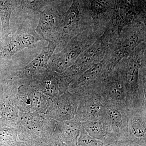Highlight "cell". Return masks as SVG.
Here are the masks:
<instances>
[{
  "label": "cell",
  "instance_id": "obj_1",
  "mask_svg": "<svg viewBox=\"0 0 146 146\" xmlns=\"http://www.w3.org/2000/svg\"><path fill=\"white\" fill-rule=\"evenodd\" d=\"M144 67L142 58L134 50L114 69L125 87L131 110L146 108V97L141 94L139 85L140 72Z\"/></svg>",
  "mask_w": 146,
  "mask_h": 146
},
{
  "label": "cell",
  "instance_id": "obj_2",
  "mask_svg": "<svg viewBox=\"0 0 146 146\" xmlns=\"http://www.w3.org/2000/svg\"><path fill=\"white\" fill-rule=\"evenodd\" d=\"M93 91L102 98L106 104L118 105L130 108L125 87L114 69L98 82Z\"/></svg>",
  "mask_w": 146,
  "mask_h": 146
},
{
  "label": "cell",
  "instance_id": "obj_3",
  "mask_svg": "<svg viewBox=\"0 0 146 146\" xmlns=\"http://www.w3.org/2000/svg\"><path fill=\"white\" fill-rule=\"evenodd\" d=\"M42 40L35 30L18 29L14 34L0 39V60L9 59L18 52L33 47Z\"/></svg>",
  "mask_w": 146,
  "mask_h": 146
},
{
  "label": "cell",
  "instance_id": "obj_4",
  "mask_svg": "<svg viewBox=\"0 0 146 146\" xmlns=\"http://www.w3.org/2000/svg\"><path fill=\"white\" fill-rule=\"evenodd\" d=\"M98 39L86 49L65 72L72 82L95 63L100 62L105 57L106 46L102 40Z\"/></svg>",
  "mask_w": 146,
  "mask_h": 146
},
{
  "label": "cell",
  "instance_id": "obj_5",
  "mask_svg": "<svg viewBox=\"0 0 146 146\" xmlns=\"http://www.w3.org/2000/svg\"><path fill=\"white\" fill-rule=\"evenodd\" d=\"M80 38V35L74 36L62 51L52 55L48 63L51 70L59 73L65 72L78 56L91 45L82 42Z\"/></svg>",
  "mask_w": 146,
  "mask_h": 146
},
{
  "label": "cell",
  "instance_id": "obj_6",
  "mask_svg": "<svg viewBox=\"0 0 146 146\" xmlns=\"http://www.w3.org/2000/svg\"><path fill=\"white\" fill-rule=\"evenodd\" d=\"M63 17L54 7L47 5L39 14V20L35 31L43 39L58 45Z\"/></svg>",
  "mask_w": 146,
  "mask_h": 146
},
{
  "label": "cell",
  "instance_id": "obj_7",
  "mask_svg": "<svg viewBox=\"0 0 146 146\" xmlns=\"http://www.w3.org/2000/svg\"><path fill=\"white\" fill-rule=\"evenodd\" d=\"M78 96L79 100L74 119L82 123L104 115L106 105L99 95L92 91Z\"/></svg>",
  "mask_w": 146,
  "mask_h": 146
},
{
  "label": "cell",
  "instance_id": "obj_8",
  "mask_svg": "<svg viewBox=\"0 0 146 146\" xmlns=\"http://www.w3.org/2000/svg\"><path fill=\"white\" fill-rule=\"evenodd\" d=\"M106 105L104 116L117 142L127 141L128 125L131 110L123 106Z\"/></svg>",
  "mask_w": 146,
  "mask_h": 146
},
{
  "label": "cell",
  "instance_id": "obj_9",
  "mask_svg": "<svg viewBox=\"0 0 146 146\" xmlns=\"http://www.w3.org/2000/svg\"><path fill=\"white\" fill-rule=\"evenodd\" d=\"M110 72L104 57L101 61L92 65L71 84L72 93L79 95L93 91L98 82Z\"/></svg>",
  "mask_w": 146,
  "mask_h": 146
},
{
  "label": "cell",
  "instance_id": "obj_10",
  "mask_svg": "<svg viewBox=\"0 0 146 146\" xmlns=\"http://www.w3.org/2000/svg\"><path fill=\"white\" fill-rule=\"evenodd\" d=\"M79 100L77 95L68 91L56 97L51 108L52 117L58 121L74 119Z\"/></svg>",
  "mask_w": 146,
  "mask_h": 146
},
{
  "label": "cell",
  "instance_id": "obj_11",
  "mask_svg": "<svg viewBox=\"0 0 146 146\" xmlns=\"http://www.w3.org/2000/svg\"><path fill=\"white\" fill-rule=\"evenodd\" d=\"M127 141L146 146V108L131 110L128 125Z\"/></svg>",
  "mask_w": 146,
  "mask_h": 146
},
{
  "label": "cell",
  "instance_id": "obj_12",
  "mask_svg": "<svg viewBox=\"0 0 146 146\" xmlns=\"http://www.w3.org/2000/svg\"><path fill=\"white\" fill-rule=\"evenodd\" d=\"M82 128L91 137L101 141L104 145L117 142L104 115L82 123Z\"/></svg>",
  "mask_w": 146,
  "mask_h": 146
},
{
  "label": "cell",
  "instance_id": "obj_13",
  "mask_svg": "<svg viewBox=\"0 0 146 146\" xmlns=\"http://www.w3.org/2000/svg\"><path fill=\"white\" fill-rule=\"evenodd\" d=\"M81 12L77 0H73L69 9L63 16L58 45L67 44L76 34L81 21Z\"/></svg>",
  "mask_w": 146,
  "mask_h": 146
},
{
  "label": "cell",
  "instance_id": "obj_14",
  "mask_svg": "<svg viewBox=\"0 0 146 146\" xmlns=\"http://www.w3.org/2000/svg\"><path fill=\"white\" fill-rule=\"evenodd\" d=\"M57 46L56 42H48V46L43 48L40 54L24 68V73L35 77L48 71L49 61Z\"/></svg>",
  "mask_w": 146,
  "mask_h": 146
},
{
  "label": "cell",
  "instance_id": "obj_15",
  "mask_svg": "<svg viewBox=\"0 0 146 146\" xmlns=\"http://www.w3.org/2000/svg\"><path fill=\"white\" fill-rule=\"evenodd\" d=\"M55 127L61 143L69 146H77V141L81 132V122L75 119L58 121Z\"/></svg>",
  "mask_w": 146,
  "mask_h": 146
},
{
  "label": "cell",
  "instance_id": "obj_16",
  "mask_svg": "<svg viewBox=\"0 0 146 146\" xmlns=\"http://www.w3.org/2000/svg\"><path fill=\"white\" fill-rule=\"evenodd\" d=\"M16 5V0H0V18L2 24V37L11 34L9 23Z\"/></svg>",
  "mask_w": 146,
  "mask_h": 146
},
{
  "label": "cell",
  "instance_id": "obj_17",
  "mask_svg": "<svg viewBox=\"0 0 146 146\" xmlns=\"http://www.w3.org/2000/svg\"><path fill=\"white\" fill-rule=\"evenodd\" d=\"M51 0H21L20 10L25 17L39 15L42 9L49 5Z\"/></svg>",
  "mask_w": 146,
  "mask_h": 146
},
{
  "label": "cell",
  "instance_id": "obj_18",
  "mask_svg": "<svg viewBox=\"0 0 146 146\" xmlns=\"http://www.w3.org/2000/svg\"><path fill=\"white\" fill-rule=\"evenodd\" d=\"M104 144L88 135L84 130L81 129V132L79 136L77 146H103Z\"/></svg>",
  "mask_w": 146,
  "mask_h": 146
},
{
  "label": "cell",
  "instance_id": "obj_19",
  "mask_svg": "<svg viewBox=\"0 0 146 146\" xmlns=\"http://www.w3.org/2000/svg\"><path fill=\"white\" fill-rule=\"evenodd\" d=\"M108 4L107 0H91L90 8L95 16H102L106 13Z\"/></svg>",
  "mask_w": 146,
  "mask_h": 146
},
{
  "label": "cell",
  "instance_id": "obj_20",
  "mask_svg": "<svg viewBox=\"0 0 146 146\" xmlns=\"http://www.w3.org/2000/svg\"><path fill=\"white\" fill-rule=\"evenodd\" d=\"M107 146H131V144L130 142L128 141L125 142H117L107 145Z\"/></svg>",
  "mask_w": 146,
  "mask_h": 146
},
{
  "label": "cell",
  "instance_id": "obj_21",
  "mask_svg": "<svg viewBox=\"0 0 146 146\" xmlns=\"http://www.w3.org/2000/svg\"><path fill=\"white\" fill-rule=\"evenodd\" d=\"M131 146H144L141 145L139 144L136 143H133V142H130Z\"/></svg>",
  "mask_w": 146,
  "mask_h": 146
},
{
  "label": "cell",
  "instance_id": "obj_22",
  "mask_svg": "<svg viewBox=\"0 0 146 146\" xmlns=\"http://www.w3.org/2000/svg\"><path fill=\"white\" fill-rule=\"evenodd\" d=\"M103 146H107V145H104Z\"/></svg>",
  "mask_w": 146,
  "mask_h": 146
}]
</instances>
